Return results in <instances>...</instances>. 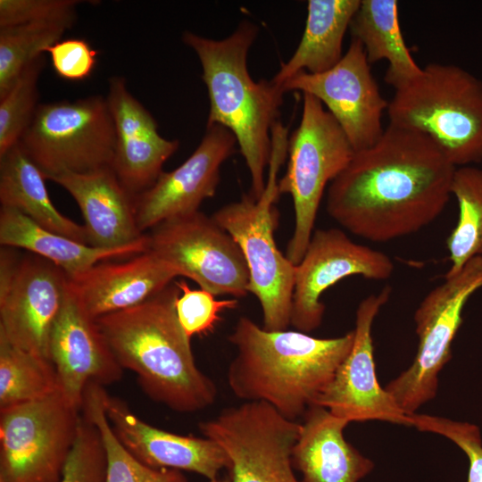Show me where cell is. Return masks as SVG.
<instances>
[{"label":"cell","mask_w":482,"mask_h":482,"mask_svg":"<svg viewBox=\"0 0 482 482\" xmlns=\"http://www.w3.org/2000/svg\"><path fill=\"white\" fill-rule=\"evenodd\" d=\"M455 170L428 137L388 124L330 182L326 210L357 237L391 241L420 230L443 212Z\"/></svg>","instance_id":"1"},{"label":"cell","mask_w":482,"mask_h":482,"mask_svg":"<svg viewBox=\"0 0 482 482\" xmlns=\"http://www.w3.org/2000/svg\"><path fill=\"white\" fill-rule=\"evenodd\" d=\"M353 330L319 338L299 330H266L240 317L228 340L236 348L227 380L245 402H263L297 420L333 378L350 352Z\"/></svg>","instance_id":"2"},{"label":"cell","mask_w":482,"mask_h":482,"mask_svg":"<svg viewBox=\"0 0 482 482\" xmlns=\"http://www.w3.org/2000/svg\"><path fill=\"white\" fill-rule=\"evenodd\" d=\"M180 293L173 281L146 301L96 322L120 365L137 375L150 399L192 413L214 403L217 387L196 366L191 338L179 321L176 302Z\"/></svg>","instance_id":"3"},{"label":"cell","mask_w":482,"mask_h":482,"mask_svg":"<svg viewBox=\"0 0 482 482\" xmlns=\"http://www.w3.org/2000/svg\"><path fill=\"white\" fill-rule=\"evenodd\" d=\"M259 29L242 21L222 39L185 31L182 41L197 55L210 109L206 127L220 125L236 137L251 176V195L259 199L265 188L272 127L278 122L285 91L271 79L254 81L248 71V53Z\"/></svg>","instance_id":"4"},{"label":"cell","mask_w":482,"mask_h":482,"mask_svg":"<svg viewBox=\"0 0 482 482\" xmlns=\"http://www.w3.org/2000/svg\"><path fill=\"white\" fill-rule=\"evenodd\" d=\"M389 124L428 137L457 168L482 162V80L432 62L388 102Z\"/></svg>","instance_id":"5"},{"label":"cell","mask_w":482,"mask_h":482,"mask_svg":"<svg viewBox=\"0 0 482 482\" xmlns=\"http://www.w3.org/2000/svg\"><path fill=\"white\" fill-rule=\"evenodd\" d=\"M354 150L344 130L315 96L303 94L298 127L288 137V162L278 193L292 196L295 228L286 256L298 264L307 248L326 186L352 160Z\"/></svg>","instance_id":"6"},{"label":"cell","mask_w":482,"mask_h":482,"mask_svg":"<svg viewBox=\"0 0 482 482\" xmlns=\"http://www.w3.org/2000/svg\"><path fill=\"white\" fill-rule=\"evenodd\" d=\"M19 143L46 179L111 167L115 129L106 97L38 104Z\"/></svg>","instance_id":"7"},{"label":"cell","mask_w":482,"mask_h":482,"mask_svg":"<svg viewBox=\"0 0 482 482\" xmlns=\"http://www.w3.org/2000/svg\"><path fill=\"white\" fill-rule=\"evenodd\" d=\"M278 182L277 174L270 173L259 199L243 195L212 215L241 248L249 270L248 291L260 303L262 328L272 331L290 326L295 271V265L279 251L274 238Z\"/></svg>","instance_id":"8"},{"label":"cell","mask_w":482,"mask_h":482,"mask_svg":"<svg viewBox=\"0 0 482 482\" xmlns=\"http://www.w3.org/2000/svg\"><path fill=\"white\" fill-rule=\"evenodd\" d=\"M80 415L62 387L38 400L0 409V482H59Z\"/></svg>","instance_id":"9"},{"label":"cell","mask_w":482,"mask_h":482,"mask_svg":"<svg viewBox=\"0 0 482 482\" xmlns=\"http://www.w3.org/2000/svg\"><path fill=\"white\" fill-rule=\"evenodd\" d=\"M445 278L415 311L419 345L412 363L385 387L407 415L415 413L436 395L438 374L451 359L452 343L461 325L463 308L482 287V256L470 259L458 272Z\"/></svg>","instance_id":"10"},{"label":"cell","mask_w":482,"mask_h":482,"mask_svg":"<svg viewBox=\"0 0 482 482\" xmlns=\"http://www.w3.org/2000/svg\"><path fill=\"white\" fill-rule=\"evenodd\" d=\"M300 428L263 402L229 406L200 422L203 436L229 459L226 478L214 482H301L292 464Z\"/></svg>","instance_id":"11"},{"label":"cell","mask_w":482,"mask_h":482,"mask_svg":"<svg viewBox=\"0 0 482 482\" xmlns=\"http://www.w3.org/2000/svg\"><path fill=\"white\" fill-rule=\"evenodd\" d=\"M67 287V274L53 262L1 246L0 337L51 361V334Z\"/></svg>","instance_id":"12"},{"label":"cell","mask_w":482,"mask_h":482,"mask_svg":"<svg viewBox=\"0 0 482 482\" xmlns=\"http://www.w3.org/2000/svg\"><path fill=\"white\" fill-rule=\"evenodd\" d=\"M149 250L214 295L245 297L249 270L236 240L201 211L150 230Z\"/></svg>","instance_id":"13"},{"label":"cell","mask_w":482,"mask_h":482,"mask_svg":"<svg viewBox=\"0 0 482 482\" xmlns=\"http://www.w3.org/2000/svg\"><path fill=\"white\" fill-rule=\"evenodd\" d=\"M286 92L318 98L340 125L354 152L374 145L384 132L382 116L388 102L380 93L362 43L352 38L342 59L330 70L300 71L285 81Z\"/></svg>","instance_id":"14"},{"label":"cell","mask_w":482,"mask_h":482,"mask_svg":"<svg viewBox=\"0 0 482 482\" xmlns=\"http://www.w3.org/2000/svg\"><path fill=\"white\" fill-rule=\"evenodd\" d=\"M395 270L386 253L357 244L341 229L313 231L301 262L295 265L290 325L310 333L322 322L323 293L343 278L362 276L385 280Z\"/></svg>","instance_id":"15"},{"label":"cell","mask_w":482,"mask_h":482,"mask_svg":"<svg viewBox=\"0 0 482 482\" xmlns=\"http://www.w3.org/2000/svg\"><path fill=\"white\" fill-rule=\"evenodd\" d=\"M391 292L386 286L359 303L352 348L315 403L349 423L382 420L411 426L409 415L379 385L375 370L372 324Z\"/></svg>","instance_id":"16"},{"label":"cell","mask_w":482,"mask_h":482,"mask_svg":"<svg viewBox=\"0 0 482 482\" xmlns=\"http://www.w3.org/2000/svg\"><path fill=\"white\" fill-rule=\"evenodd\" d=\"M237 145L235 136L220 125L206 127L191 155L176 169L162 171L145 191L134 196L135 216L145 234L157 225L199 211L213 197L220 180V168Z\"/></svg>","instance_id":"17"},{"label":"cell","mask_w":482,"mask_h":482,"mask_svg":"<svg viewBox=\"0 0 482 482\" xmlns=\"http://www.w3.org/2000/svg\"><path fill=\"white\" fill-rule=\"evenodd\" d=\"M106 100L115 129L111 168L126 190L136 196L156 181L179 142L159 134L155 119L131 95L123 77L109 79Z\"/></svg>","instance_id":"18"},{"label":"cell","mask_w":482,"mask_h":482,"mask_svg":"<svg viewBox=\"0 0 482 482\" xmlns=\"http://www.w3.org/2000/svg\"><path fill=\"white\" fill-rule=\"evenodd\" d=\"M105 414L115 436L140 461L155 469L197 473L209 482L229 466L224 450L205 436H184L158 428L137 417L120 398L104 395Z\"/></svg>","instance_id":"19"},{"label":"cell","mask_w":482,"mask_h":482,"mask_svg":"<svg viewBox=\"0 0 482 482\" xmlns=\"http://www.w3.org/2000/svg\"><path fill=\"white\" fill-rule=\"evenodd\" d=\"M50 359L64 395L79 409L87 384L111 385L124 370L96 320L84 312L68 287L51 334Z\"/></svg>","instance_id":"20"},{"label":"cell","mask_w":482,"mask_h":482,"mask_svg":"<svg viewBox=\"0 0 482 482\" xmlns=\"http://www.w3.org/2000/svg\"><path fill=\"white\" fill-rule=\"evenodd\" d=\"M180 277L179 271L151 250L125 261H104L68 278V288L93 320L136 306Z\"/></svg>","instance_id":"21"},{"label":"cell","mask_w":482,"mask_h":482,"mask_svg":"<svg viewBox=\"0 0 482 482\" xmlns=\"http://www.w3.org/2000/svg\"><path fill=\"white\" fill-rule=\"evenodd\" d=\"M78 204L88 244L99 248L121 247L141 239L134 196L121 185L111 167L86 173L64 172L49 177Z\"/></svg>","instance_id":"22"},{"label":"cell","mask_w":482,"mask_h":482,"mask_svg":"<svg viewBox=\"0 0 482 482\" xmlns=\"http://www.w3.org/2000/svg\"><path fill=\"white\" fill-rule=\"evenodd\" d=\"M303 419L292 451L301 482H359L371 472L373 461L344 436L347 420L318 404L310 406Z\"/></svg>","instance_id":"23"},{"label":"cell","mask_w":482,"mask_h":482,"mask_svg":"<svg viewBox=\"0 0 482 482\" xmlns=\"http://www.w3.org/2000/svg\"><path fill=\"white\" fill-rule=\"evenodd\" d=\"M1 246L23 249L59 267L73 278L94 265L130 258L149 249V237L117 248L94 247L50 231L18 211L0 209Z\"/></svg>","instance_id":"24"},{"label":"cell","mask_w":482,"mask_h":482,"mask_svg":"<svg viewBox=\"0 0 482 482\" xmlns=\"http://www.w3.org/2000/svg\"><path fill=\"white\" fill-rule=\"evenodd\" d=\"M46 178L20 143L0 156L1 207L26 215L39 226L88 245L87 232L64 216L52 203Z\"/></svg>","instance_id":"25"},{"label":"cell","mask_w":482,"mask_h":482,"mask_svg":"<svg viewBox=\"0 0 482 482\" xmlns=\"http://www.w3.org/2000/svg\"><path fill=\"white\" fill-rule=\"evenodd\" d=\"M361 0H309L301 40L271 79L278 86L300 71L321 73L343 57V40Z\"/></svg>","instance_id":"26"},{"label":"cell","mask_w":482,"mask_h":482,"mask_svg":"<svg viewBox=\"0 0 482 482\" xmlns=\"http://www.w3.org/2000/svg\"><path fill=\"white\" fill-rule=\"evenodd\" d=\"M349 29L353 38L362 43L370 64L387 61L384 79L395 89L421 73L403 37L395 0H361Z\"/></svg>","instance_id":"27"},{"label":"cell","mask_w":482,"mask_h":482,"mask_svg":"<svg viewBox=\"0 0 482 482\" xmlns=\"http://www.w3.org/2000/svg\"><path fill=\"white\" fill-rule=\"evenodd\" d=\"M104 386L89 383L84 391L80 411L98 428L105 448V482H188L181 470L155 469L137 459L115 436L105 414Z\"/></svg>","instance_id":"28"},{"label":"cell","mask_w":482,"mask_h":482,"mask_svg":"<svg viewBox=\"0 0 482 482\" xmlns=\"http://www.w3.org/2000/svg\"><path fill=\"white\" fill-rule=\"evenodd\" d=\"M61 387L54 363L0 337V409L33 402Z\"/></svg>","instance_id":"29"},{"label":"cell","mask_w":482,"mask_h":482,"mask_svg":"<svg viewBox=\"0 0 482 482\" xmlns=\"http://www.w3.org/2000/svg\"><path fill=\"white\" fill-rule=\"evenodd\" d=\"M452 195L458 203L457 223L446 239L450 269L445 276L458 272L476 256H482V169L457 167Z\"/></svg>","instance_id":"30"},{"label":"cell","mask_w":482,"mask_h":482,"mask_svg":"<svg viewBox=\"0 0 482 482\" xmlns=\"http://www.w3.org/2000/svg\"><path fill=\"white\" fill-rule=\"evenodd\" d=\"M72 21L26 23L0 28V97L23 69L59 42Z\"/></svg>","instance_id":"31"},{"label":"cell","mask_w":482,"mask_h":482,"mask_svg":"<svg viewBox=\"0 0 482 482\" xmlns=\"http://www.w3.org/2000/svg\"><path fill=\"white\" fill-rule=\"evenodd\" d=\"M44 64V54L31 61L0 97V156L19 143L34 117L39 104L37 80Z\"/></svg>","instance_id":"32"},{"label":"cell","mask_w":482,"mask_h":482,"mask_svg":"<svg viewBox=\"0 0 482 482\" xmlns=\"http://www.w3.org/2000/svg\"><path fill=\"white\" fill-rule=\"evenodd\" d=\"M106 471V453L100 431L81 412L77 437L59 482H105Z\"/></svg>","instance_id":"33"},{"label":"cell","mask_w":482,"mask_h":482,"mask_svg":"<svg viewBox=\"0 0 482 482\" xmlns=\"http://www.w3.org/2000/svg\"><path fill=\"white\" fill-rule=\"evenodd\" d=\"M176 282L181 291L176 302V312L189 338L212 332L220 320V314L238 304L236 298L217 300L216 295L206 290L192 289L184 280Z\"/></svg>","instance_id":"34"},{"label":"cell","mask_w":482,"mask_h":482,"mask_svg":"<svg viewBox=\"0 0 482 482\" xmlns=\"http://www.w3.org/2000/svg\"><path fill=\"white\" fill-rule=\"evenodd\" d=\"M409 418L418 430L441 435L458 445L469 459L467 482H482V438L477 425L429 414L413 413Z\"/></svg>","instance_id":"35"},{"label":"cell","mask_w":482,"mask_h":482,"mask_svg":"<svg viewBox=\"0 0 482 482\" xmlns=\"http://www.w3.org/2000/svg\"><path fill=\"white\" fill-rule=\"evenodd\" d=\"M78 0H0V28L47 21L75 22Z\"/></svg>","instance_id":"36"},{"label":"cell","mask_w":482,"mask_h":482,"mask_svg":"<svg viewBox=\"0 0 482 482\" xmlns=\"http://www.w3.org/2000/svg\"><path fill=\"white\" fill-rule=\"evenodd\" d=\"M58 76L78 81L90 76L96 62L97 52L82 38L60 40L46 50Z\"/></svg>","instance_id":"37"}]
</instances>
